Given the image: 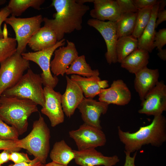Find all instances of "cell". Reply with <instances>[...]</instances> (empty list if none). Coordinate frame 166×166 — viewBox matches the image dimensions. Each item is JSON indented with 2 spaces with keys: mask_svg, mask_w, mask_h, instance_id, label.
<instances>
[{
  "mask_svg": "<svg viewBox=\"0 0 166 166\" xmlns=\"http://www.w3.org/2000/svg\"><path fill=\"white\" fill-rule=\"evenodd\" d=\"M70 78L79 86L85 98H93L101 90L109 86L108 81L101 80L99 76L88 77L73 74Z\"/></svg>",
  "mask_w": 166,
  "mask_h": 166,
  "instance_id": "ffe728a7",
  "label": "cell"
},
{
  "mask_svg": "<svg viewBox=\"0 0 166 166\" xmlns=\"http://www.w3.org/2000/svg\"><path fill=\"white\" fill-rule=\"evenodd\" d=\"M166 5V1L165 0H159V5L158 10H164Z\"/></svg>",
  "mask_w": 166,
  "mask_h": 166,
  "instance_id": "7bdbcfd3",
  "label": "cell"
},
{
  "mask_svg": "<svg viewBox=\"0 0 166 166\" xmlns=\"http://www.w3.org/2000/svg\"><path fill=\"white\" fill-rule=\"evenodd\" d=\"M153 6L138 10L137 13L135 26L132 35L137 39L142 35L149 23L152 14Z\"/></svg>",
  "mask_w": 166,
  "mask_h": 166,
  "instance_id": "f1b7e54d",
  "label": "cell"
},
{
  "mask_svg": "<svg viewBox=\"0 0 166 166\" xmlns=\"http://www.w3.org/2000/svg\"><path fill=\"white\" fill-rule=\"evenodd\" d=\"M5 22L14 30L17 43L16 51L22 54L26 50L31 38L41 28L43 18L41 15L23 18L11 16Z\"/></svg>",
  "mask_w": 166,
  "mask_h": 166,
  "instance_id": "52a82bcc",
  "label": "cell"
},
{
  "mask_svg": "<svg viewBox=\"0 0 166 166\" xmlns=\"http://www.w3.org/2000/svg\"><path fill=\"white\" fill-rule=\"evenodd\" d=\"M77 2L84 4V3L87 2H93V0H76Z\"/></svg>",
  "mask_w": 166,
  "mask_h": 166,
  "instance_id": "f6af8a7d",
  "label": "cell"
},
{
  "mask_svg": "<svg viewBox=\"0 0 166 166\" xmlns=\"http://www.w3.org/2000/svg\"><path fill=\"white\" fill-rule=\"evenodd\" d=\"M18 140L16 141L0 140V150H6L10 153L19 151L22 148H20Z\"/></svg>",
  "mask_w": 166,
  "mask_h": 166,
  "instance_id": "836d02e7",
  "label": "cell"
},
{
  "mask_svg": "<svg viewBox=\"0 0 166 166\" xmlns=\"http://www.w3.org/2000/svg\"><path fill=\"white\" fill-rule=\"evenodd\" d=\"M154 117L150 124L140 127L134 132H124L118 127V136L124 145V151L131 154L149 144L159 147L166 141V118L162 114Z\"/></svg>",
  "mask_w": 166,
  "mask_h": 166,
  "instance_id": "7a4b0ae2",
  "label": "cell"
},
{
  "mask_svg": "<svg viewBox=\"0 0 166 166\" xmlns=\"http://www.w3.org/2000/svg\"><path fill=\"white\" fill-rule=\"evenodd\" d=\"M159 5L158 2L153 6L150 21L144 30L141 36L138 39V48L151 53L154 49V38L156 31V22Z\"/></svg>",
  "mask_w": 166,
  "mask_h": 166,
  "instance_id": "603a6c76",
  "label": "cell"
},
{
  "mask_svg": "<svg viewBox=\"0 0 166 166\" xmlns=\"http://www.w3.org/2000/svg\"><path fill=\"white\" fill-rule=\"evenodd\" d=\"M87 24L97 30L104 39L107 49L105 56L107 63L110 65L117 63L116 46L118 38L116 22L103 21L92 18L88 20Z\"/></svg>",
  "mask_w": 166,
  "mask_h": 166,
  "instance_id": "8fae6325",
  "label": "cell"
},
{
  "mask_svg": "<svg viewBox=\"0 0 166 166\" xmlns=\"http://www.w3.org/2000/svg\"><path fill=\"white\" fill-rule=\"evenodd\" d=\"M136 8L139 10L146 7L152 6L157 4V0H132Z\"/></svg>",
  "mask_w": 166,
  "mask_h": 166,
  "instance_id": "d590c367",
  "label": "cell"
},
{
  "mask_svg": "<svg viewBox=\"0 0 166 166\" xmlns=\"http://www.w3.org/2000/svg\"><path fill=\"white\" fill-rule=\"evenodd\" d=\"M93 2L94 8L90 15L93 19L115 22L122 14L116 0H94Z\"/></svg>",
  "mask_w": 166,
  "mask_h": 166,
  "instance_id": "ac0fdd59",
  "label": "cell"
},
{
  "mask_svg": "<svg viewBox=\"0 0 166 166\" xmlns=\"http://www.w3.org/2000/svg\"><path fill=\"white\" fill-rule=\"evenodd\" d=\"M37 105L29 99L2 94L0 96V119L21 135L27 131L29 117L38 111Z\"/></svg>",
  "mask_w": 166,
  "mask_h": 166,
  "instance_id": "3957f363",
  "label": "cell"
},
{
  "mask_svg": "<svg viewBox=\"0 0 166 166\" xmlns=\"http://www.w3.org/2000/svg\"><path fill=\"white\" fill-rule=\"evenodd\" d=\"M75 163L80 166H113L120 161L117 155L104 156L95 148L75 150Z\"/></svg>",
  "mask_w": 166,
  "mask_h": 166,
  "instance_id": "2e32d148",
  "label": "cell"
},
{
  "mask_svg": "<svg viewBox=\"0 0 166 166\" xmlns=\"http://www.w3.org/2000/svg\"><path fill=\"white\" fill-rule=\"evenodd\" d=\"M73 150L63 140L57 142L53 145L50 153L52 161L62 165H68L75 157Z\"/></svg>",
  "mask_w": 166,
  "mask_h": 166,
  "instance_id": "cb8c5ba5",
  "label": "cell"
},
{
  "mask_svg": "<svg viewBox=\"0 0 166 166\" xmlns=\"http://www.w3.org/2000/svg\"><path fill=\"white\" fill-rule=\"evenodd\" d=\"M137 13L122 14L120 19L116 22L118 39L132 35L134 30Z\"/></svg>",
  "mask_w": 166,
  "mask_h": 166,
  "instance_id": "4316f807",
  "label": "cell"
},
{
  "mask_svg": "<svg viewBox=\"0 0 166 166\" xmlns=\"http://www.w3.org/2000/svg\"><path fill=\"white\" fill-rule=\"evenodd\" d=\"M32 128L27 136L19 139L20 148L26 150L45 164L49 150L50 132L40 113L38 119L34 122Z\"/></svg>",
  "mask_w": 166,
  "mask_h": 166,
  "instance_id": "277c9868",
  "label": "cell"
},
{
  "mask_svg": "<svg viewBox=\"0 0 166 166\" xmlns=\"http://www.w3.org/2000/svg\"><path fill=\"white\" fill-rule=\"evenodd\" d=\"M149 53L138 48L122 61L120 63L121 66L135 74L147 67L149 58Z\"/></svg>",
  "mask_w": 166,
  "mask_h": 166,
  "instance_id": "7402d4cb",
  "label": "cell"
},
{
  "mask_svg": "<svg viewBox=\"0 0 166 166\" xmlns=\"http://www.w3.org/2000/svg\"><path fill=\"white\" fill-rule=\"evenodd\" d=\"M10 153V152L6 150H4L2 152L0 153V166L9 160Z\"/></svg>",
  "mask_w": 166,
  "mask_h": 166,
  "instance_id": "60d3db41",
  "label": "cell"
},
{
  "mask_svg": "<svg viewBox=\"0 0 166 166\" xmlns=\"http://www.w3.org/2000/svg\"><path fill=\"white\" fill-rule=\"evenodd\" d=\"M30 65L29 61L17 51L0 62V96L17 83Z\"/></svg>",
  "mask_w": 166,
  "mask_h": 166,
  "instance_id": "8992f818",
  "label": "cell"
},
{
  "mask_svg": "<svg viewBox=\"0 0 166 166\" xmlns=\"http://www.w3.org/2000/svg\"></svg>",
  "mask_w": 166,
  "mask_h": 166,
  "instance_id": "bcb514c9",
  "label": "cell"
},
{
  "mask_svg": "<svg viewBox=\"0 0 166 166\" xmlns=\"http://www.w3.org/2000/svg\"><path fill=\"white\" fill-rule=\"evenodd\" d=\"M9 160L13 162L15 164H17L30 162L31 160L29 159L27 154L14 152H11L10 155Z\"/></svg>",
  "mask_w": 166,
  "mask_h": 166,
  "instance_id": "e575fe53",
  "label": "cell"
},
{
  "mask_svg": "<svg viewBox=\"0 0 166 166\" xmlns=\"http://www.w3.org/2000/svg\"><path fill=\"white\" fill-rule=\"evenodd\" d=\"M109 105L106 103L85 97L77 108L84 123L101 129L100 118L106 113Z\"/></svg>",
  "mask_w": 166,
  "mask_h": 166,
  "instance_id": "5bb4252c",
  "label": "cell"
},
{
  "mask_svg": "<svg viewBox=\"0 0 166 166\" xmlns=\"http://www.w3.org/2000/svg\"><path fill=\"white\" fill-rule=\"evenodd\" d=\"M166 44V29L164 28L156 32L154 38L153 46L158 50L162 49Z\"/></svg>",
  "mask_w": 166,
  "mask_h": 166,
  "instance_id": "d6a6232c",
  "label": "cell"
},
{
  "mask_svg": "<svg viewBox=\"0 0 166 166\" xmlns=\"http://www.w3.org/2000/svg\"><path fill=\"white\" fill-rule=\"evenodd\" d=\"M166 20V10L165 9L158 10L156 15V28L163 22Z\"/></svg>",
  "mask_w": 166,
  "mask_h": 166,
  "instance_id": "ab89813d",
  "label": "cell"
},
{
  "mask_svg": "<svg viewBox=\"0 0 166 166\" xmlns=\"http://www.w3.org/2000/svg\"><path fill=\"white\" fill-rule=\"evenodd\" d=\"M125 154V161L124 166H136L135 164L137 152H136L132 156H130V153L124 151Z\"/></svg>",
  "mask_w": 166,
  "mask_h": 166,
  "instance_id": "f35d334b",
  "label": "cell"
},
{
  "mask_svg": "<svg viewBox=\"0 0 166 166\" xmlns=\"http://www.w3.org/2000/svg\"><path fill=\"white\" fill-rule=\"evenodd\" d=\"M70 137L74 140L78 150L95 148L104 146L106 138L100 129L84 123L76 130L69 132Z\"/></svg>",
  "mask_w": 166,
  "mask_h": 166,
  "instance_id": "9c48e42d",
  "label": "cell"
},
{
  "mask_svg": "<svg viewBox=\"0 0 166 166\" xmlns=\"http://www.w3.org/2000/svg\"><path fill=\"white\" fill-rule=\"evenodd\" d=\"M17 45L14 38L8 37L0 39V62L16 53Z\"/></svg>",
  "mask_w": 166,
  "mask_h": 166,
  "instance_id": "f546056e",
  "label": "cell"
},
{
  "mask_svg": "<svg viewBox=\"0 0 166 166\" xmlns=\"http://www.w3.org/2000/svg\"><path fill=\"white\" fill-rule=\"evenodd\" d=\"M57 42L54 31L49 27L44 26L32 36L27 45L32 50L37 52L51 47Z\"/></svg>",
  "mask_w": 166,
  "mask_h": 166,
  "instance_id": "44dd1931",
  "label": "cell"
},
{
  "mask_svg": "<svg viewBox=\"0 0 166 166\" xmlns=\"http://www.w3.org/2000/svg\"><path fill=\"white\" fill-rule=\"evenodd\" d=\"M42 85L40 74L29 69L15 85L5 91L2 94L29 99L42 107L45 103Z\"/></svg>",
  "mask_w": 166,
  "mask_h": 166,
  "instance_id": "5b68a950",
  "label": "cell"
},
{
  "mask_svg": "<svg viewBox=\"0 0 166 166\" xmlns=\"http://www.w3.org/2000/svg\"><path fill=\"white\" fill-rule=\"evenodd\" d=\"M65 74H77L86 77L99 76L100 74L98 69H92L86 62L84 55L78 56L67 69Z\"/></svg>",
  "mask_w": 166,
  "mask_h": 166,
  "instance_id": "d4e9b609",
  "label": "cell"
},
{
  "mask_svg": "<svg viewBox=\"0 0 166 166\" xmlns=\"http://www.w3.org/2000/svg\"><path fill=\"white\" fill-rule=\"evenodd\" d=\"M45 103L41 113L49 118L52 127L62 123L64 120V113L61 105V93L48 86L43 88Z\"/></svg>",
  "mask_w": 166,
  "mask_h": 166,
  "instance_id": "7c38bea8",
  "label": "cell"
},
{
  "mask_svg": "<svg viewBox=\"0 0 166 166\" xmlns=\"http://www.w3.org/2000/svg\"><path fill=\"white\" fill-rule=\"evenodd\" d=\"M45 1L44 0H10L8 8L11 16H19L30 7L37 10L41 9V6Z\"/></svg>",
  "mask_w": 166,
  "mask_h": 166,
  "instance_id": "83f0119b",
  "label": "cell"
},
{
  "mask_svg": "<svg viewBox=\"0 0 166 166\" xmlns=\"http://www.w3.org/2000/svg\"><path fill=\"white\" fill-rule=\"evenodd\" d=\"M44 166H70L69 165H65L56 163L52 161L47 164L44 165Z\"/></svg>",
  "mask_w": 166,
  "mask_h": 166,
  "instance_id": "ee69618b",
  "label": "cell"
},
{
  "mask_svg": "<svg viewBox=\"0 0 166 166\" xmlns=\"http://www.w3.org/2000/svg\"><path fill=\"white\" fill-rule=\"evenodd\" d=\"M99 101L109 105L123 106L128 104L131 99V93L126 84L121 79L114 80L110 87L102 89L98 94Z\"/></svg>",
  "mask_w": 166,
  "mask_h": 166,
  "instance_id": "9a60e30c",
  "label": "cell"
},
{
  "mask_svg": "<svg viewBox=\"0 0 166 166\" xmlns=\"http://www.w3.org/2000/svg\"><path fill=\"white\" fill-rule=\"evenodd\" d=\"M121 13H137L138 10L132 0H116Z\"/></svg>",
  "mask_w": 166,
  "mask_h": 166,
  "instance_id": "1f68e13d",
  "label": "cell"
},
{
  "mask_svg": "<svg viewBox=\"0 0 166 166\" xmlns=\"http://www.w3.org/2000/svg\"><path fill=\"white\" fill-rule=\"evenodd\" d=\"M66 79L67 85L65 93L62 95L61 105L64 113L67 117H70L85 97L77 83L67 75Z\"/></svg>",
  "mask_w": 166,
  "mask_h": 166,
  "instance_id": "e0dca14e",
  "label": "cell"
},
{
  "mask_svg": "<svg viewBox=\"0 0 166 166\" xmlns=\"http://www.w3.org/2000/svg\"><path fill=\"white\" fill-rule=\"evenodd\" d=\"M157 55L160 58L164 61L166 60V49H161L158 50Z\"/></svg>",
  "mask_w": 166,
  "mask_h": 166,
  "instance_id": "b9f144b4",
  "label": "cell"
},
{
  "mask_svg": "<svg viewBox=\"0 0 166 166\" xmlns=\"http://www.w3.org/2000/svg\"><path fill=\"white\" fill-rule=\"evenodd\" d=\"M135 75L134 88L142 101L148 93L159 81V70L150 69L146 67Z\"/></svg>",
  "mask_w": 166,
  "mask_h": 166,
  "instance_id": "d6986e66",
  "label": "cell"
},
{
  "mask_svg": "<svg viewBox=\"0 0 166 166\" xmlns=\"http://www.w3.org/2000/svg\"><path fill=\"white\" fill-rule=\"evenodd\" d=\"M51 5L56 11L53 18L44 17L43 22L55 32L57 41L63 39L65 34L81 29L82 18L89 9L88 6L76 0H53Z\"/></svg>",
  "mask_w": 166,
  "mask_h": 166,
  "instance_id": "6da1fadb",
  "label": "cell"
},
{
  "mask_svg": "<svg viewBox=\"0 0 166 166\" xmlns=\"http://www.w3.org/2000/svg\"><path fill=\"white\" fill-rule=\"evenodd\" d=\"M44 164H42L39 160L36 158L31 160L28 162H23L19 164H11L8 166H44Z\"/></svg>",
  "mask_w": 166,
  "mask_h": 166,
  "instance_id": "74e56055",
  "label": "cell"
},
{
  "mask_svg": "<svg viewBox=\"0 0 166 166\" xmlns=\"http://www.w3.org/2000/svg\"><path fill=\"white\" fill-rule=\"evenodd\" d=\"M66 42L65 46L60 47L55 50L54 58L50 61L51 71L57 77L64 76L69 66L78 56L74 43L68 40Z\"/></svg>",
  "mask_w": 166,
  "mask_h": 166,
  "instance_id": "4fadbf2b",
  "label": "cell"
},
{
  "mask_svg": "<svg viewBox=\"0 0 166 166\" xmlns=\"http://www.w3.org/2000/svg\"><path fill=\"white\" fill-rule=\"evenodd\" d=\"M19 134L17 131L0 119V140H18Z\"/></svg>",
  "mask_w": 166,
  "mask_h": 166,
  "instance_id": "4dcf8cb0",
  "label": "cell"
},
{
  "mask_svg": "<svg viewBox=\"0 0 166 166\" xmlns=\"http://www.w3.org/2000/svg\"><path fill=\"white\" fill-rule=\"evenodd\" d=\"M10 14V12L7 6L2 8L0 10V39L4 38L3 31L1 29L2 24Z\"/></svg>",
  "mask_w": 166,
  "mask_h": 166,
  "instance_id": "8d00e7d4",
  "label": "cell"
},
{
  "mask_svg": "<svg viewBox=\"0 0 166 166\" xmlns=\"http://www.w3.org/2000/svg\"><path fill=\"white\" fill-rule=\"evenodd\" d=\"M138 48V40L132 35L118 38L116 50L117 62L121 63L127 56Z\"/></svg>",
  "mask_w": 166,
  "mask_h": 166,
  "instance_id": "484cf974",
  "label": "cell"
},
{
  "mask_svg": "<svg viewBox=\"0 0 166 166\" xmlns=\"http://www.w3.org/2000/svg\"><path fill=\"white\" fill-rule=\"evenodd\" d=\"M65 44V39L57 41L54 46L48 48L34 52L23 53L21 55L24 59L32 61L40 67L42 73L40 74L43 85L54 89L57 85L59 79L57 77L53 76L51 73L50 63L51 57L55 50Z\"/></svg>",
  "mask_w": 166,
  "mask_h": 166,
  "instance_id": "ba28073f",
  "label": "cell"
},
{
  "mask_svg": "<svg viewBox=\"0 0 166 166\" xmlns=\"http://www.w3.org/2000/svg\"><path fill=\"white\" fill-rule=\"evenodd\" d=\"M139 113L154 116L162 115L166 110V85L162 80L146 95L141 104Z\"/></svg>",
  "mask_w": 166,
  "mask_h": 166,
  "instance_id": "30bf717a",
  "label": "cell"
}]
</instances>
